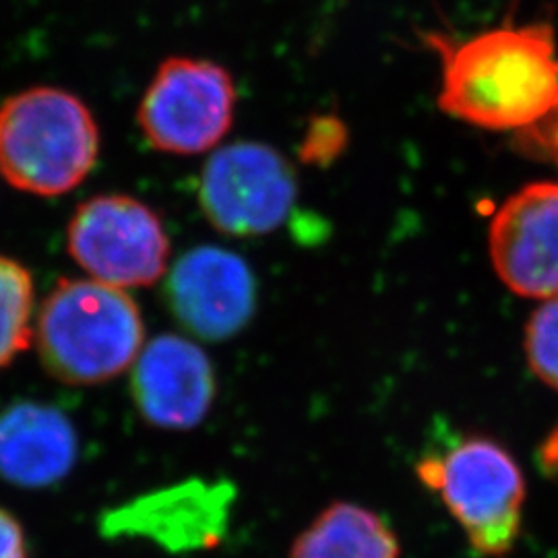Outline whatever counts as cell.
Segmentation results:
<instances>
[{"mask_svg": "<svg viewBox=\"0 0 558 558\" xmlns=\"http://www.w3.org/2000/svg\"><path fill=\"white\" fill-rule=\"evenodd\" d=\"M440 66L439 108L558 168V41L548 21L505 20L470 38L426 34Z\"/></svg>", "mask_w": 558, "mask_h": 558, "instance_id": "1", "label": "cell"}, {"mask_svg": "<svg viewBox=\"0 0 558 558\" xmlns=\"http://www.w3.org/2000/svg\"><path fill=\"white\" fill-rule=\"evenodd\" d=\"M143 333L137 302L98 279H60L36 320L41 364L66 385H101L133 368Z\"/></svg>", "mask_w": 558, "mask_h": 558, "instance_id": "2", "label": "cell"}, {"mask_svg": "<svg viewBox=\"0 0 558 558\" xmlns=\"http://www.w3.org/2000/svg\"><path fill=\"white\" fill-rule=\"evenodd\" d=\"M416 476L439 495L480 557L513 553L523 530L527 484L518 459L500 440L459 433L416 461Z\"/></svg>", "mask_w": 558, "mask_h": 558, "instance_id": "3", "label": "cell"}, {"mask_svg": "<svg viewBox=\"0 0 558 558\" xmlns=\"http://www.w3.org/2000/svg\"><path fill=\"white\" fill-rule=\"evenodd\" d=\"M98 156V122L71 92L32 87L0 104V174L23 193L64 195L89 177Z\"/></svg>", "mask_w": 558, "mask_h": 558, "instance_id": "4", "label": "cell"}, {"mask_svg": "<svg viewBox=\"0 0 558 558\" xmlns=\"http://www.w3.org/2000/svg\"><path fill=\"white\" fill-rule=\"evenodd\" d=\"M236 110L232 75L211 60L172 57L149 81L137 122L147 143L161 154L195 156L216 147L230 131Z\"/></svg>", "mask_w": 558, "mask_h": 558, "instance_id": "5", "label": "cell"}, {"mask_svg": "<svg viewBox=\"0 0 558 558\" xmlns=\"http://www.w3.org/2000/svg\"><path fill=\"white\" fill-rule=\"evenodd\" d=\"M296 197L299 179L292 163L265 143L226 145L201 172V209L228 236H263L278 230Z\"/></svg>", "mask_w": 558, "mask_h": 558, "instance_id": "6", "label": "cell"}, {"mask_svg": "<svg viewBox=\"0 0 558 558\" xmlns=\"http://www.w3.org/2000/svg\"><path fill=\"white\" fill-rule=\"evenodd\" d=\"M66 240L69 253L92 278L122 290L158 281L170 257L160 216L129 195L83 201Z\"/></svg>", "mask_w": 558, "mask_h": 558, "instance_id": "7", "label": "cell"}, {"mask_svg": "<svg viewBox=\"0 0 558 558\" xmlns=\"http://www.w3.org/2000/svg\"><path fill=\"white\" fill-rule=\"evenodd\" d=\"M234 500L236 488L230 480H184L106 511L100 534L145 539L172 555L211 550L228 534Z\"/></svg>", "mask_w": 558, "mask_h": 558, "instance_id": "8", "label": "cell"}, {"mask_svg": "<svg viewBox=\"0 0 558 558\" xmlns=\"http://www.w3.org/2000/svg\"><path fill=\"white\" fill-rule=\"evenodd\" d=\"M490 263L521 299L558 296V180H539L507 197L488 228Z\"/></svg>", "mask_w": 558, "mask_h": 558, "instance_id": "9", "label": "cell"}, {"mask_svg": "<svg viewBox=\"0 0 558 558\" xmlns=\"http://www.w3.org/2000/svg\"><path fill=\"white\" fill-rule=\"evenodd\" d=\"M166 304L191 336L226 341L257 311V281L248 263L218 246L184 253L166 279Z\"/></svg>", "mask_w": 558, "mask_h": 558, "instance_id": "10", "label": "cell"}, {"mask_svg": "<svg viewBox=\"0 0 558 558\" xmlns=\"http://www.w3.org/2000/svg\"><path fill=\"white\" fill-rule=\"evenodd\" d=\"M131 393L149 426L191 430L207 418L218 396V377L197 343L180 336H160L135 360Z\"/></svg>", "mask_w": 558, "mask_h": 558, "instance_id": "11", "label": "cell"}, {"mask_svg": "<svg viewBox=\"0 0 558 558\" xmlns=\"http://www.w3.org/2000/svg\"><path fill=\"white\" fill-rule=\"evenodd\" d=\"M80 458L71 418L50 403L15 401L0 410V478L41 490L66 478Z\"/></svg>", "mask_w": 558, "mask_h": 558, "instance_id": "12", "label": "cell"}, {"mask_svg": "<svg viewBox=\"0 0 558 558\" xmlns=\"http://www.w3.org/2000/svg\"><path fill=\"white\" fill-rule=\"evenodd\" d=\"M396 530L379 513L348 500L325 507L294 539L290 558H399Z\"/></svg>", "mask_w": 558, "mask_h": 558, "instance_id": "13", "label": "cell"}, {"mask_svg": "<svg viewBox=\"0 0 558 558\" xmlns=\"http://www.w3.org/2000/svg\"><path fill=\"white\" fill-rule=\"evenodd\" d=\"M34 304L32 274L20 260L0 255V371L25 352L34 338Z\"/></svg>", "mask_w": 558, "mask_h": 558, "instance_id": "14", "label": "cell"}, {"mask_svg": "<svg viewBox=\"0 0 558 558\" xmlns=\"http://www.w3.org/2000/svg\"><path fill=\"white\" fill-rule=\"evenodd\" d=\"M523 350L532 375L558 391V296L542 300L525 323Z\"/></svg>", "mask_w": 558, "mask_h": 558, "instance_id": "15", "label": "cell"}, {"mask_svg": "<svg viewBox=\"0 0 558 558\" xmlns=\"http://www.w3.org/2000/svg\"><path fill=\"white\" fill-rule=\"evenodd\" d=\"M345 141L343 124L333 117L311 120L304 140L300 143V160L306 163H327L338 158Z\"/></svg>", "mask_w": 558, "mask_h": 558, "instance_id": "16", "label": "cell"}, {"mask_svg": "<svg viewBox=\"0 0 558 558\" xmlns=\"http://www.w3.org/2000/svg\"><path fill=\"white\" fill-rule=\"evenodd\" d=\"M0 558H29L25 530L4 507H0Z\"/></svg>", "mask_w": 558, "mask_h": 558, "instance_id": "17", "label": "cell"}]
</instances>
